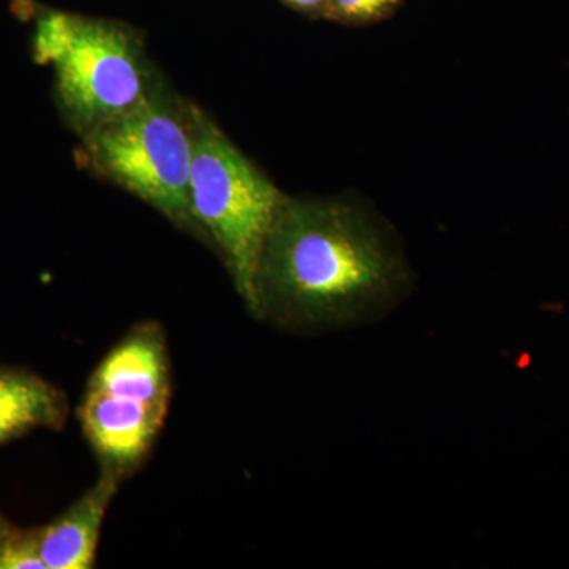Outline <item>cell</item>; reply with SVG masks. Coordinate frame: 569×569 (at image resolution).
I'll list each match as a JSON object with an SVG mask.
<instances>
[{
  "label": "cell",
  "instance_id": "6da1fadb",
  "mask_svg": "<svg viewBox=\"0 0 569 569\" xmlns=\"http://www.w3.org/2000/svg\"><path fill=\"white\" fill-rule=\"evenodd\" d=\"M402 282L399 257L361 209L287 197L261 254L257 316L305 328L353 323Z\"/></svg>",
  "mask_w": 569,
  "mask_h": 569
},
{
  "label": "cell",
  "instance_id": "7a4b0ae2",
  "mask_svg": "<svg viewBox=\"0 0 569 569\" xmlns=\"http://www.w3.org/2000/svg\"><path fill=\"white\" fill-rule=\"evenodd\" d=\"M33 20V59L54 67L56 102L80 138L132 111L163 81L126 22L41 6Z\"/></svg>",
  "mask_w": 569,
  "mask_h": 569
},
{
  "label": "cell",
  "instance_id": "3957f363",
  "mask_svg": "<svg viewBox=\"0 0 569 569\" xmlns=\"http://www.w3.org/2000/svg\"><path fill=\"white\" fill-rule=\"evenodd\" d=\"M80 140L74 152L78 167L121 187L204 241L190 200L192 102L162 81L132 111Z\"/></svg>",
  "mask_w": 569,
  "mask_h": 569
},
{
  "label": "cell",
  "instance_id": "277c9868",
  "mask_svg": "<svg viewBox=\"0 0 569 569\" xmlns=\"http://www.w3.org/2000/svg\"><path fill=\"white\" fill-rule=\"evenodd\" d=\"M190 200L204 241L216 247L250 312L269 231L287 194L254 167L211 116L192 103Z\"/></svg>",
  "mask_w": 569,
  "mask_h": 569
},
{
  "label": "cell",
  "instance_id": "5b68a950",
  "mask_svg": "<svg viewBox=\"0 0 569 569\" xmlns=\"http://www.w3.org/2000/svg\"><path fill=\"white\" fill-rule=\"evenodd\" d=\"M168 406L142 402L86 388L78 419L102 471L122 479L149 455L167 418Z\"/></svg>",
  "mask_w": 569,
  "mask_h": 569
},
{
  "label": "cell",
  "instance_id": "8992f818",
  "mask_svg": "<svg viewBox=\"0 0 569 569\" xmlns=\"http://www.w3.org/2000/svg\"><path fill=\"white\" fill-rule=\"evenodd\" d=\"M171 362L167 337L156 321L137 325L93 370L88 388L170 407Z\"/></svg>",
  "mask_w": 569,
  "mask_h": 569
},
{
  "label": "cell",
  "instance_id": "52a82bcc",
  "mask_svg": "<svg viewBox=\"0 0 569 569\" xmlns=\"http://www.w3.org/2000/svg\"><path fill=\"white\" fill-rule=\"evenodd\" d=\"M121 479L102 471L84 496L40 531V553L44 569H91L103 520Z\"/></svg>",
  "mask_w": 569,
  "mask_h": 569
},
{
  "label": "cell",
  "instance_id": "ba28073f",
  "mask_svg": "<svg viewBox=\"0 0 569 569\" xmlns=\"http://www.w3.org/2000/svg\"><path fill=\"white\" fill-rule=\"evenodd\" d=\"M67 417L61 389L29 370L0 366V447L37 429L61 430Z\"/></svg>",
  "mask_w": 569,
  "mask_h": 569
},
{
  "label": "cell",
  "instance_id": "9c48e42d",
  "mask_svg": "<svg viewBox=\"0 0 569 569\" xmlns=\"http://www.w3.org/2000/svg\"><path fill=\"white\" fill-rule=\"evenodd\" d=\"M403 0H329L326 20L347 26L376 24L396 13Z\"/></svg>",
  "mask_w": 569,
  "mask_h": 569
},
{
  "label": "cell",
  "instance_id": "30bf717a",
  "mask_svg": "<svg viewBox=\"0 0 569 569\" xmlns=\"http://www.w3.org/2000/svg\"><path fill=\"white\" fill-rule=\"evenodd\" d=\"M0 569H44L39 529H17L0 539Z\"/></svg>",
  "mask_w": 569,
  "mask_h": 569
},
{
  "label": "cell",
  "instance_id": "8fae6325",
  "mask_svg": "<svg viewBox=\"0 0 569 569\" xmlns=\"http://www.w3.org/2000/svg\"><path fill=\"white\" fill-rule=\"evenodd\" d=\"M280 2L310 18H326L329 6V0H280Z\"/></svg>",
  "mask_w": 569,
  "mask_h": 569
},
{
  "label": "cell",
  "instance_id": "7c38bea8",
  "mask_svg": "<svg viewBox=\"0 0 569 569\" xmlns=\"http://www.w3.org/2000/svg\"><path fill=\"white\" fill-rule=\"evenodd\" d=\"M39 3L36 0H11V11L22 21L33 20Z\"/></svg>",
  "mask_w": 569,
  "mask_h": 569
},
{
  "label": "cell",
  "instance_id": "4fadbf2b",
  "mask_svg": "<svg viewBox=\"0 0 569 569\" xmlns=\"http://www.w3.org/2000/svg\"><path fill=\"white\" fill-rule=\"evenodd\" d=\"M11 527L9 522H7L6 518H3L2 515H0V539L6 537L7 533H9Z\"/></svg>",
  "mask_w": 569,
  "mask_h": 569
}]
</instances>
